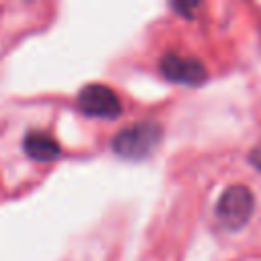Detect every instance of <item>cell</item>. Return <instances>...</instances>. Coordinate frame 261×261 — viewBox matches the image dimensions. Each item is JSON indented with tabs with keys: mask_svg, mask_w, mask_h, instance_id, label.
Wrapping results in <instances>:
<instances>
[{
	"mask_svg": "<svg viewBox=\"0 0 261 261\" xmlns=\"http://www.w3.org/2000/svg\"><path fill=\"white\" fill-rule=\"evenodd\" d=\"M77 108L92 118L112 120L122 112V102L118 94L104 84H88L77 94Z\"/></svg>",
	"mask_w": 261,
	"mask_h": 261,
	"instance_id": "obj_3",
	"label": "cell"
},
{
	"mask_svg": "<svg viewBox=\"0 0 261 261\" xmlns=\"http://www.w3.org/2000/svg\"><path fill=\"white\" fill-rule=\"evenodd\" d=\"M173 8L181 14H188V18H192V10H196L198 4H173Z\"/></svg>",
	"mask_w": 261,
	"mask_h": 261,
	"instance_id": "obj_7",
	"label": "cell"
},
{
	"mask_svg": "<svg viewBox=\"0 0 261 261\" xmlns=\"http://www.w3.org/2000/svg\"><path fill=\"white\" fill-rule=\"evenodd\" d=\"M161 73L165 80L181 86H202L208 80L206 65L196 57H186L175 51H169L159 61Z\"/></svg>",
	"mask_w": 261,
	"mask_h": 261,
	"instance_id": "obj_4",
	"label": "cell"
},
{
	"mask_svg": "<svg viewBox=\"0 0 261 261\" xmlns=\"http://www.w3.org/2000/svg\"><path fill=\"white\" fill-rule=\"evenodd\" d=\"M253 210H255V196L243 184L228 186L216 202V218L228 230L243 228L253 216Z\"/></svg>",
	"mask_w": 261,
	"mask_h": 261,
	"instance_id": "obj_2",
	"label": "cell"
},
{
	"mask_svg": "<svg viewBox=\"0 0 261 261\" xmlns=\"http://www.w3.org/2000/svg\"><path fill=\"white\" fill-rule=\"evenodd\" d=\"M249 161H251V165L261 173V147H255V149L249 153Z\"/></svg>",
	"mask_w": 261,
	"mask_h": 261,
	"instance_id": "obj_6",
	"label": "cell"
},
{
	"mask_svg": "<svg viewBox=\"0 0 261 261\" xmlns=\"http://www.w3.org/2000/svg\"><path fill=\"white\" fill-rule=\"evenodd\" d=\"M161 137H163V128L155 120H141L120 128L114 135L110 147L118 157L139 161L149 157L159 147Z\"/></svg>",
	"mask_w": 261,
	"mask_h": 261,
	"instance_id": "obj_1",
	"label": "cell"
},
{
	"mask_svg": "<svg viewBox=\"0 0 261 261\" xmlns=\"http://www.w3.org/2000/svg\"><path fill=\"white\" fill-rule=\"evenodd\" d=\"M22 149L33 161H39V163H51L61 155L59 143L55 141L53 135H49L45 130L27 133V137L22 141Z\"/></svg>",
	"mask_w": 261,
	"mask_h": 261,
	"instance_id": "obj_5",
	"label": "cell"
}]
</instances>
